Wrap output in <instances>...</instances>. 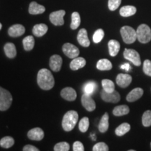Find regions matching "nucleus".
Instances as JSON below:
<instances>
[{
  "label": "nucleus",
  "mask_w": 151,
  "mask_h": 151,
  "mask_svg": "<svg viewBox=\"0 0 151 151\" xmlns=\"http://www.w3.org/2000/svg\"><path fill=\"white\" fill-rule=\"evenodd\" d=\"M150 148H151V143H150Z\"/></svg>",
  "instance_id": "obj_44"
},
{
  "label": "nucleus",
  "mask_w": 151,
  "mask_h": 151,
  "mask_svg": "<svg viewBox=\"0 0 151 151\" xmlns=\"http://www.w3.org/2000/svg\"><path fill=\"white\" fill-rule=\"evenodd\" d=\"M48 27L46 24L41 23L35 24L32 29L33 35L37 37H43L48 32Z\"/></svg>",
  "instance_id": "obj_19"
},
{
  "label": "nucleus",
  "mask_w": 151,
  "mask_h": 151,
  "mask_svg": "<svg viewBox=\"0 0 151 151\" xmlns=\"http://www.w3.org/2000/svg\"><path fill=\"white\" fill-rule=\"evenodd\" d=\"M27 137L30 140L37 141H41L44 137V132L39 127L33 128L27 132Z\"/></svg>",
  "instance_id": "obj_13"
},
{
  "label": "nucleus",
  "mask_w": 151,
  "mask_h": 151,
  "mask_svg": "<svg viewBox=\"0 0 151 151\" xmlns=\"http://www.w3.org/2000/svg\"><path fill=\"white\" fill-rule=\"evenodd\" d=\"M122 0H109L108 6L109 10L116 11L117 9L120 6Z\"/></svg>",
  "instance_id": "obj_38"
},
{
  "label": "nucleus",
  "mask_w": 151,
  "mask_h": 151,
  "mask_svg": "<svg viewBox=\"0 0 151 151\" xmlns=\"http://www.w3.org/2000/svg\"><path fill=\"white\" fill-rule=\"evenodd\" d=\"M46 8L42 5L39 4L35 1H32L30 3L29 6V13L32 15L41 14L45 12Z\"/></svg>",
  "instance_id": "obj_21"
},
{
  "label": "nucleus",
  "mask_w": 151,
  "mask_h": 151,
  "mask_svg": "<svg viewBox=\"0 0 151 151\" xmlns=\"http://www.w3.org/2000/svg\"><path fill=\"white\" fill-rule=\"evenodd\" d=\"M101 97L106 102L118 103L120 100V95L118 92L115 90L113 92H106L102 90L101 91Z\"/></svg>",
  "instance_id": "obj_9"
},
{
  "label": "nucleus",
  "mask_w": 151,
  "mask_h": 151,
  "mask_svg": "<svg viewBox=\"0 0 151 151\" xmlns=\"http://www.w3.org/2000/svg\"><path fill=\"white\" fill-rule=\"evenodd\" d=\"M137 39L141 43H147L151 40V29L146 24H141L137 30Z\"/></svg>",
  "instance_id": "obj_4"
},
{
  "label": "nucleus",
  "mask_w": 151,
  "mask_h": 151,
  "mask_svg": "<svg viewBox=\"0 0 151 151\" xmlns=\"http://www.w3.org/2000/svg\"><path fill=\"white\" fill-rule=\"evenodd\" d=\"M78 120V114L76 111H69L65 114L62 122L63 129L70 132L75 127Z\"/></svg>",
  "instance_id": "obj_2"
},
{
  "label": "nucleus",
  "mask_w": 151,
  "mask_h": 151,
  "mask_svg": "<svg viewBox=\"0 0 151 151\" xmlns=\"http://www.w3.org/2000/svg\"><path fill=\"white\" fill-rule=\"evenodd\" d=\"M23 151H39V149L37 147L32 146V145H26L23 147L22 149Z\"/></svg>",
  "instance_id": "obj_41"
},
{
  "label": "nucleus",
  "mask_w": 151,
  "mask_h": 151,
  "mask_svg": "<svg viewBox=\"0 0 151 151\" xmlns=\"http://www.w3.org/2000/svg\"><path fill=\"white\" fill-rule=\"evenodd\" d=\"M90 125V122H89V118L88 117H84L79 122V129L81 132L84 133L88 131V128H89Z\"/></svg>",
  "instance_id": "obj_32"
},
{
  "label": "nucleus",
  "mask_w": 151,
  "mask_h": 151,
  "mask_svg": "<svg viewBox=\"0 0 151 151\" xmlns=\"http://www.w3.org/2000/svg\"><path fill=\"white\" fill-rule=\"evenodd\" d=\"M60 95L64 99L69 101H74L77 97L76 90L71 87H67V88L62 89L61 92H60Z\"/></svg>",
  "instance_id": "obj_15"
},
{
  "label": "nucleus",
  "mask_w": 151,
  "mask_h": 151,
  "mask_svg": "<svg viewBox=\"0 0 151 151\" xmlns=\"http://www.w3.org/2000/svg\"><path fill=\"white\" fill-rule=\"evenodd\" d=\"M62 65V58L61 56L58 55H53L50 57V61H49V66L50 68L53 71L58 72L61 69Z\"/></svg>",
  "instance_id": "obj_11"
},
{
  "label": "nucleus",
  "mask_w": 151,
  "mask_h": 151,
  "mask_svg": "<svg viewBox=\"0 0 151 151\" xmlns=\"http://www.w3.org/2000/svg\"><path fill=\"white\" fill-rule=\"evenodd\" d=\"M1 28H2V24L0 23V29H1Z\"/></svg>",
  "instance_id": "obj_43"
},
{
  "label": "nucleus",
  "mask_w": 151,
  "mask_h": 151,
  "mask_svg": "<svg viewBox=\"0 0 151 151\" xmlns=\"http://www.w3.org/2000/svg\"><path fill=\"white\" fill-rule=\"evenodd\" d=\"M85 150L83 143L80 141H75L73 144V151H83Z\"/></svg>",
  "instance_id": "obj_40"
},
{
  "label": "nucleus",
  "mask_w": 151,
  "mask_h": 151,
  "mask_svg": "<svg viewBox=\"0 0 151 151\" xmlns=\"http://www.w3.org/2000/svg\"><path fill=\"white\" fill-rule=\"evenodd\" d=\"M66 14L65 11L60 10L52 12L49 16V19L52 24L55 26H62L64 24V16Z\"/></svg>",
  "instance_id": "obj_7"
},
{
  "label": "nucleus",
  "mask_w": 151,
  "mask_h": 151,
  "mask_svg": "<svg viewBox=\"0 0 151 151\" xmlns=\"http://www.w3.org/2000/svg\"><path fill=\"white\" fill-rule=\"evenodd\" d=\"M129 113V108L127 105L117 106L113 110V114L115 116H122Z\"/></svg>",
  "instance_id": "obj_25"
},
{
  "label": "nucleus",
  "mask_w": 151,
  "mask_h": 151,
  "mask_svg": "<svg viewBox=\"0 0 151 151\" xmlns=\"http://www.w3.org/2000/svg\"><path fill=\"white\" fill-rule=\"evenodd\" d=\"M109 113L106 112L104 115L101 117V120H100L99 125H98V128L100 132L101 133H105L106 132H107V130L109 129Z\"/></svg>",
  "instance_id": "obj_22"
},
{
  "label": "nucleus",
  "mask_w": 151,
  "mask_h": 151,
  "mask_svg": "<svg viewBox=\"0 0 151 151\" xmlns=\"http://www.w3.org/2000/svg\"><path fill=\"white\" fill-rule=\"evenodd\" d=\"M112 67L111 62L107 59H101L97 63V68L100 71H109Z\"/></svg>",
  "instance_id": "obj_26"
},
{
  "label": "nucleus",
  "mask_w": 151,
  "mask_h": 151,
  "mask_svg": "<svg viewBox=\"0 0 151 151\" xmlns=\"http://www.w3.org/2000/svg\"><path fill=\"white\" fill-rule=\"evenodd\" d=\"M81 104L88 111H93L96 109V103L89 94L84 93L81 97Z\"/></svg>",
  "instance_id": "obj_10"
},
{
  "label": "nucleus",
  "mask_w": 151,
  "mask_h": 151,
  "mask_svg": "<svg viewBox=\"0 0 151 151\" xmlns=\"http://www.w3.org/2000/svg\"><path fill=\"white\" fill-rule=\"evenodd\" d=\"M37 83L43 90L52 89L55 86V79L50 71L47 69H41L37 74Z\"/></svg>",
  "instance_id": "obj_1"
},
{
  "label": "nucleus",
  "mask_w": 151,
  "mask_h": 151,
  "mask_svg": "<svg viewBox=\"0 0 151 151\" xmlns=\"http://www.w3.org/2000/svg\"><path fill=\"white\" fill-rule=\"evenodd\" d=\"M143 70L144 73L148 76H151V61L146 60L143 62Z\"/></svg>",
  "instance_id": "obj_39"
},
{
  "label": "nucleus",
  "mask_w": 151,
  "mask_h": 151,
  "mask_svg": "<svg viewBox=\"0 0 151 151\" xmlns=\"http://www.w3.org/2000/svg\"><path fill=\"white\" fill-rule=\"evenodd\" d=\"M15 141L11 137H4L0 140V146L1 148H9L14 145Z\"/></svg>",
  "instance_id": "obj_31"
},
{
  "label": "nucleus",
  "mask_w": 151,
  "mask_h": 151,
  "mask_svg": "<svg viewBox=\"0 0 151 151\" xmlns=\"http://www.w3.org/2000/svg\"><path fill=\"white\" fill-rule=\"evenodd\" d=\"M13 101L11 94L2 87L0 88V111H4L10 108Z\"/></svg>",
  "instance_id": "obj_5"
},
{
  "label": "nucleus",
  "mask_w": 151,
  "mask_h": 151,
  "mask_svg": "<svg viewBox=\"0 0 151 151\" xmlns=\"http://www.w3.org/2000/svg\"><path fill=\"white\" fill-rule=\"evenodd\" d=\"M77 40H78L79 44L83 47L87 48V47L90 46V41L88 39V32H87V30L84 28L81 29L80 31L78 32V35H77Z\"/></svg>",
  "instance_id": "obj_16"
},
{
  "label": "nucleus",
  "mask_w": 151,
  "mask_h": 151,
  "mask_svg": "<svg viewBox=\"0 0 151 151\" xmlns=\"http://www.w3.org/2000/svg\"><path fill=\"white\" fill-rule=\"evenodd\" d=\"M86 65V60L83 58H80V57H76L73 58L72 61L70 62V69L73 71H77L81 68L84 67Z\"/></svg>",
  "instance_id": "obj_18"
},
{
  "label": "nucleus",
  "mask_w": 151,
  "mask_h": 151,
  "mask_svg": "<svg viewBox=\"0 0 151 151\" xmlns=\"http://www.w3.org/2000/svg\"><path fill=\"white\" fill-rule=\"evenodd\" d=\"M104 37V30L102 29H98L94 33L92 39H93V41L94 43H98L101 42V41L103 39Z\"/></svg>",
  "instance_id": "obj_34"
},
{
  "label": "nucleus",
  "mask_w": 151,
  "mask_h": 151,
  "mask_svg": "<svg viewBox=\"0 0 151 151\" xmlns=\"http://www.w3.org/2000/svg\"><path fill=\"white\" fill-rule=\"evenodd\" d=\"M70 146L67 142H60L55 145L54 149L55 151H68L69 150Z\"/></svg>",
  "instance_id": "obj_35"
},
{
  "label": "nucleus",
  "mask_w": 151,
  "mask_h": 151,
  "mask_svg": "<svg viewBox=\"0 0 151 151\" xmlns=\"http://www.w3.org/2000/svg\"><path fill=\"white\" fill-rule=\"evenodd\" d=\"M25 32V28L20 24H16L9 28L8 34L11 37H18Z\"/></svg>",
  "instance_id": "obj_14"
},
{
  "label": "nucleus",
  "mask_w": 151,
  "mask_h": 151,
  "mask_svg": "<svg viewBox=\"0 0 151 151\" xmlns=\"http://www.w3.org/2000/svg\"><path fill=\"white\" fill-rule=\"evenodd\" d=\"M132 81V77L129 74L119 73L116 77V83L120 88H125L130 85Z\"/></svg>",
  "instance_id": "obj_12"
},
{
  "label": "nucleus",
  "mask_w": 151,
  "mask_h": 151,
  "mask_svg": "<svg viewBox=\"0 0 151 151\" xmlns=\"http://www.w3.org/2000/svg\"><path fill=\"white\" fill-rule=\"evenodd\" d=\"M109 46V52L111 57L116 56L120 51V44L118 41L115 39H111L108 43Z\"/></svg>",
  "instance_id": "obj_20"
},
{
  "label": "nucleus",
  "mask_w": 151,
  "mask_h": 151,
  "mask_svg": "<svg viewBox=\"0 0 151 151\" xmlns=\"http://www.w3.org/2000/svg\"><path fill=\"white\" fill-rule=\"evenodd\" d=\"M81 24V17L78 12H73L71 14V22L70 27L71 29H76Z\"/></svg>",
  "instance_id": "obj_30"
},
{
  "label": "nucleus",
  "mask_w": 151,
  "mask_h": 151,
  "mask_svg": "<svg viewBox=\"0 0 151 151\" xmlns=\"http://www.w3.org/2000/svg\"><path fill=\"white\" fill-rule=\"evenodd\" d=\"M4 52L6 55L7 58L12 59L14 58L17 55L16 48V46L12 43H7L4 45Z\"/></svg>",
  "instance_id": "obj_23"
},
{
  "label": "nucleus",
  "mask_w": 151,
  "mask_h": 151,
  "mask_svg": "<svg viewBox=\"0 0 151 151\" xmlns=\"http://www.w3.org/2000/svg\"><path fill=\"white\" fill-rule=\"evenodd\" d=\"M143 94V90L141 88H136L133 89L126 97V99L129 102H134L137 101L142 97Z\"/></svg>",
  "instance_id": "obj_17"
},
{
  "label": "nucleus",
  "mask_w": 151,
  "mask_h": 151,
  "mask_svg": "<svg viewBox=\"0 0 151 151\" xmlns=\"http://www.w3.org/2000/svg\"><path fill=\"white\" fill-rule=\"evenodd\" d=\"M130 129H131L130 124L127 122H124V123L121 124L116 128V130H115V133L118 137H122V136L127 134Z\"/></svg>",
  "instance_id": "obj_28"
},
{
  "label": "nucleus",
  "mask_w": 151,
  "mask_h": 151,
  "mask_svg": "<svg viewBox=\"0 0 151 151\" xmlns=\"http://www.w3.org/2000/svg\"><path fill=\"white\" fill-rule=\"evenodd\" d=\"M96 86L95 83L94 82H88V83H86L84 86V92L85 93L91 95L92 94H93V92L95 90Z\"/></svg>",
  "instance_id": "obj_36"
},
{
  "label": "nucleus",
  "mask_w": 151,
  "mask_h": 151,
  "mask_svg": "<svg viewBox=\"0 0 151 151\" xmlns=\"http://www.w3.org/2000/svg\"><path fill=\"white\" fill-rule=\"evenodd\" d=\"M62 51L66 56L71 59H73L78 57L80 53L79 49L70 43H66L62 46Z\"/></svg>",
  "instance_id": "obj_8"
},
{
  "label": "nucleus",
  "mask_w": 151,
  "mask_h": 151,
  "mask_svg": "<svg viewBox=\"0 0 151 151\" xmlns=\"http://www.w3.org/2000/svg\"><path fill=\"white\" fill-rule=\"evenodd\" d=\"M142 124L144 127L151 126V111L148 110L143 113L142 116Z\"/></svg>",
  "instance_id": "obj_33"
},
{
  "label": "nucleus",
  "mask_w": 151,
  "mask_h": 151,
  "mask_svg": "<svg viewBox=\"0 0 151 151\" xmlns=\"http://www.w3.org/2000/svg\"><path fill=\"white\" fill-rule=\"evenodd\" d=\"M101 85H102L103 90L106 92H113L115 91V84L112 81L109 79H103L101 81Z\"/></svg>",
  "instance_id": "obj_29"
},
{
  "label": "nucleus",
  "mask_w": 151,
  "mask_h": 151,
  "mask_svg": "<svg viewBox=\"0 0 151 151\" xmlns=\"http://www.w3.org/2000/svg\"><path fill=\"white\" fill-rule=\"evenodd\" d=\"M124 58L133 63V65L139 67L141 65V60L139 53L134 49H124L123 52Z\"/></svg>",
  "instance_id": "obj_6"
},
{
  "label": "nucleus",
  "mask_w": 151,
  "mask_h": 151,
  "mask_svg": "<svg viewBox=\"0 0 151 151\" xmlns=\"http://www.w3.org/2000/svg\"><path fill=\"white\" fill-rule=\"evenodd\" d=\"M109 150V146L104 142H99L96 143L92 148L93 151H108Z\"/></svg>",
  "instance_id": "obj_37"
},
{
  "label": "nucleus",
  "mask_w": 151,
  "mask_h": 151,
  "mask_svg": "<svg viewBox=\"0 0 151 151\" xmlns=\"http://www.w3.org/2000/svg\"><path fill=\"white\" fill-rule=\"evenodd\" d=\"M137 12V9L134 6H124L120 10V14L122 17L134 16Z\"/></svg>",
  "instance_id": "obj_24"
},
{
  "label": "nucleus",
  "mask_w": 151,
  "mask_h": 151,
  "mask_svg": "<svg viewBox=\"0 0 151 151\" xmlns=\"http://www.w3.org/2000/svg\"><path fill=\"white\" fill-rule=\"evenodd\" d=\"M122 40L127 44H131L135 42L137 39V31L129 26H123L120 29Z\"/></svg>",
  "instance_id": "obj_3"
},
{
  "label": "nucleus",
  "mask_w": 151,
  "mask_h": 151,
  "mask_svg": "<svg viewBox=\"0 0 151 151\" xmlns=\"http://www.w3.org/2000/svg\"><path fill=\"white\" fill-rule=\"evenodd\" d=\"M24 49L26 51H30L34 48L35 41L32 36H27L22 40Z\"/></svg>",
  "instance_id": "obj_27"
},
{
  "label": "nucleus",
  "mask_w": 151,
  "mask_h": 151,
  "mask_svg": "<svg viewBox=\"0 0 151 151\" xmlns=\"http://www.w3.org/2000/svg\"><path fill=\"white\" fill-rule=\"evenodd\" d=\"M120 68L122 69H124V70L127 71H129L130 69H132V67H130L129 64H128V63H125V64H124V65H122L121 67H120Z\"/></svg>",
  "instance_id": "obj_42"
}]
</instances>
